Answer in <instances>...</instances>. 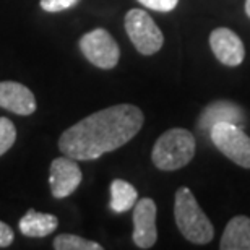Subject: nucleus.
Returning <instances> with one entry per match:
<instances>
[{"instance_id": "18", "label": "nucleus", "mask_w": 250, "mask_h": 250, "mask_svg": "<svg viewBox=\"0 0 250 250\" xmlns=\"http://www.w3.org/2000/svg\"><path fill=\"white\" fill-rule=\"evenodd\" d=\"M143 7L156 10V12H171L177 7L179 0H138Z\"/></svg>"}, {"instance_id": "7", "label": "nucleus", "mask_w": 250, "mask_h": 250, "mask_svg": "<svg viewBox=\"0 0 250 250\" xmlns=\"http://www.w3.org/2000/svg\"><path fill=\"white\" fill-rule=\"evenodd\" d=\"M82 171H80L77 159L70 156L56 158L51 163L49 172V186L54 198H65L72 195L82 184Z\"/></svg>"}, {"instance_id": "10", "label": "nucleus", "mask_w": 250, "mask_h": 250, "mask_svg": "<svg viewBox=\"0 0 250 250\" xmlns=\"http://www.w3.org/2000/svg\"><path fill=\"white\" fill-rule=\"evenodd\" d=\"M0 107L18 116H31L36 111V98L21 83L0 82Z\"/></svg>"}, {"instance_id": "3", "label": "nucleus", "mask_w": 250, "mask_h": 250, "mask_svg": "<svg viewBox=\"0 0 250 250\" xmlns=\"http://www.w3.org/2000/svg\"><path fill=\"white\" fill-rule=\"evenodd\" d=\"M195 137L186 128H171L156 140L151 159L161 171H176L192 161L195 156Z\"/></svg>"}, {"instance_id": "2", "label": "nucleus", "mask_w": 250, "mask_h": 250, "mask_svg": "<svg viewBox=\"0 0 250 250\" xmlns=\"http://www.w3.org/2000/svg\"><path fill=\"white\" fill-rule=\"evenodd\" d=\"M174 218L179 231L192 244L205 246L211 242L214 237V228L209 218L200 208L197 198L190 192V188L181 187L176 192L174 203Z\"/></svg>"}, {"instance_id": "17", "label": "nucleus", "mask_w": 250, "mask_h": 250, "mask_svg": "<svg viewBox=\"0 0 250 250\" xmlns=\"http://www.w3.org/2000/svg\"><path fill=\"white\" fill-rule=\"evenodd\" d=\"M80 0H41V8L44 12L56 13V12H63V10H70L77 7Z\"/></svg>"}, {"instance_id": "19", "label": "nucleus", "mask_w": 250, "mask_h": 250, "mask_svg": "<svg viewBox=\"0 0 250 250\" xmlns=\"http://www.w3.org/2000/svg\"><path fill=\"white\" fill-rule=\"evenodd\" d=\"M15 234L12 231V228L8 224H5L3 221H0V247H8L13 242Z\"/></svg>"}, {"instance_id": "8", "label": "nucleus", "mask_w": 250, "mask_h": 250, "mask_svg": "<svg viewBox=\"0 0 250 250\" xmlns=\"http://www.w3.org/2000/svg\"><path fill=\"white\" fill-rule=\"evenodd\" d=\"M133 242L138 249H151L156 244V203L142 198L133 207Z\"/></svg>"}, {"instance_id": "9", "label": "nucleus", "mask_w": 250, "mask_h": 250, "mask_svg": "<svg viewBox=\"0 0 250 250\" xmlns=\"http://www.w3.org/2000/svg\"><path fill=\"white\" fill-rule=\"evenodd\" d=\"M209 47L223 65L237 67L246 57V47L241 38L229 28H216L209 34Z\"/></svg>"}, {"instance_id": "15", "label": "nucleus", "mask_w": 250, "mask_h": 250, "mask_svg": "<svg viewBox=\"0 0 250 250\" xmlns=\"http://www.w3.org/2000/svg\"><path fill=\"white\" fill-rule=\"evenodd\" d=\"M56 250H103V246L94 241H88L75 234H61L54 239Z\"/></svg>"}, {"instance_id": "4", "label": "nucleus", "mask_w": 250, "mask_h": 250, "mask_svg": "<svg viewBox=\"0 0 250 250\" xmlns=\"http://www.w3.org/2000/svg\"><path fill=\"white\" fill-rule=\"evenodd\" d=\"M209 138L224 156L237 166L250 169V137L241 125L218 122L209 128Z\"/></svg>"}, {"instance_id": "11", "label": "nucleus", "mask_w": 250, "mask_h": 250, "mask_svg": "<svg viewBox=\"0 0 250 250\" xmlns=\"http://www.w3.org/2000/svg\"><path fill=\"white\" fill-rule=\"evenodd\" d=\"M218 122H231L236 125H242L246 122V116H244V111L237 104L229 101H218L203 109L202 117L198 121V127L202 132H209V128Z\"/></svg>"}, {"instance_id": "1", "label": "nucleus", "mask_w": 250, "mask_h": 250, "mask_svg": "<svg viewBox=\"0 0 250 250\" xmlns=\"http://www.w3.org/2000/svg\"><path fill=\"white\" fill-rule=\"evenodd\" d=\"M143 122L142 109L132 104L106 107L68 127L59 138V148L77 161H91L128 143Z\"/></svg>"}, {"instance_id": "14", "label": "nucleus", "mask_w": 250, "mask_h": 250, "mask_svg": "<svg viewBox=\"0 0 250 250\" xmlns=\"http://www.w3.org/2000/svg\"><path fill=\"white\" fill-rule=\"evenodd\" d=\"M138 192L132 184L122 179H116L111 184V209L114 213H125L135 207Z\"/></svg>"}, {"instance_id": "6", "label": "nucleus", "mask_w": 250, "mask_h": 250, "mask_svg": "<svg viewBox=\"0 0 250 250\" xmlns=\"http://www.w3.org/2000/svg\"><path fill=\"white\" fill-rule=\"evenodd\" d=\"M78 44L80 51L83 52L86 61L103 70L114 68L121 59V49H119L116 39L104 28H96L86 33L82 36Z\"/></svg>"}, {"instance_id": "16", "label": "nucleus", "mask_w": 250, "mask_h": 250, "mask_svg": "<svg viewBox=\"0 0 250 250\" xmlns=\"http://www.w3.org/2000/svg\"><path fill=\"white\" fill-rule=\"evenodd\" d=\"M17 140V128L7 117H0V156L13 146Z\"/></svg>"}, {"instance_id": "12", "label": "nucleus", "mask_w": 250, "mask_h": 250, "mask_svg": "<svg viewBox=\"0 0 250 250\" xmlns=\"http://www.w3.org/2000/svg\"><path fill=\"white\" fill-rule=\"evenodd\" d=\"M221 250H250V218L234 216L223 232Z\"/></svg>"}, {"instance_id": "20", "label": "nucleus", "mask_w": 250, "mask_h": 250, "mask_svg": "<svg viewBox=\"0 0 250 250\" xmlns=\"http://www.w3.org/2000/svg\"><path fill=\"white\" fill-rule=\"evenodd\" d=\"M246 13H247V17L250 18V0H246Z\"/></svg>"}, {"instance_id": "5", "label": "nucleus", "mask_w": 250, "mask_h": 250, "mask_svg": "<svg viewBox=\"0 0 250 250\" xmlns=\"http://www.w3.org/2000/svg\"><path fill=\"white\" fill-rule=\"evenodd\" d=\"M125 31L135 49L143 56H153L164 44L161 29L145 10H128L125 15Z\"/></svg>"}, {"instance_id": "13", "label": "nucleus", "mask_w": 250, "mask_h": 250, "mask_svg": "<svg viewBox=\"0 0 250 250\" xmlns=\"http://www.w3.org/2000/svg\"><path fill=\"white\" fill-rule=\"evenodd\" d=\"M20 231L28 237H46L59 226V219L54 214L41 213L36 209H28L26 214L20 219Z\"/></svg>"}]
</instances>
